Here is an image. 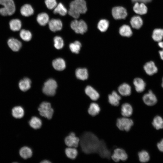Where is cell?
Segmentation results:
<instances>
[{
  "mask_svg": "<svg viewBox=\"0 0 163 163\" xmlns=\"http://www.w3.org/2000/svg\"><path fill=\"white\" fill-rule=\"evenodd\" d=\"M100 142L98 137L91 132L84 133L79 142L82 151L87 154L97 153Z\"/></svg>",
  "mask_w": 163,
  "mask_h": 163,
  "instance_id": "cell-1",
  "label": "cell"
},
{
  "mask_svg": "<svg viewBox=\"0 0 163 163\" xmlns=\"http://www.w3.org/2000/svg\"><path fill=\"white\" fill-rule=\"evenodd\" d=\"M87 11L85 1L84 0H74L71 2L69 14L75 18H78L80 14H84Z\"/></svg>",
  "mask_w": 163,
  "mask_h": 163,
  "instance_id": "cell-2",
  "label": "cell"
},
{
  "mask_svg": "<svg viewBox=\"0 0 163 163\" xmlns=\"http://www.w3.org/2000/svg\"><path fill=\"white\" fill-rule=\"evenodd\" d=\"M134 125L133 120L129 117H123L118 118L116 120V126L120 131L128 132L130 130Z\"/></svg>",
  "mask_w": 163,
  "mask_h": 163,
  "instance_id": "cell-3",
  "label": "cell"
},
{
  "mask_svg": "<svg viewBox=\"0 0 163 163\" xmlns=\"http://www.w3.org/2000/svg\"><path fill=\"white\" fill-rule=\"evenodd\" d=\"M57 85L56 81L50 78L44 83L42 89L43 93L48 96H54L56 92Z\"/></svg>",
  "mask_w": 163,
  "mask_h": 163,
  "instance_id": "cell-4",
  "label": "cell"
},
{
  "mask_svg": "<svg viewBox=\"0 0 163 163\" xmlns=\"http://www.w3.org/2000/svg\"><path fill=\"white\" fill-rule=\"evenodd\" d=\"M110 158L115 162H118L120 161H124L128 159V155L124 149L117 148L114 149Z\"/></svg>",
  "mask_w": 163,
  "mask_h": 163,
  "instance_id": "cell-5",
  "label": "cell"
},
{
  "mask_svg": "<svg viewBox=\"0 0 163 163\" xmlns=\"http://www.w3.org/2000/svg\"><path fill=\"white\" fill-rule=\"evenodd\" d=\"M38 110L41 116L48 119H50L52 118L53 110L50 103L47 102H42L40 104Z\"/></svg>",
  "mask_w": 163,
  "mask_h": 163,
  "instance_id": "cell-6",
  "label": "cell"
},
{
  "mask_svg": "<svg viewBox=\"0 0 163 163\" xmlns=\"http://www.w3.org/2000/svg\"><path fill=\"white\" fill-rule=\"evenodd\" d=\"M71 28L77 34H83L87 30V25L83 20H75L72 21L70 24Z\"/></svg>",
  "mask_w": 163,
  "mask_h": 163,
  "instance_id": "cell-7",
  "label": "cell"
},
{
  "mask_svg": "<svg viewBox=\"0 0 163 163\" xmlns=\"http://www.w3.org/2000/svg\"><path fill=\"white\" fill-rule=\"evenodd\" d=\"M142 100L145 105L152 107L157 104L158 100L156 94L152 90H149L143 95Z\"/></svg>",
  "mask_w": 163,
  "mask_h": 163,
  "instance_id": "cell-8",
  "label": "cell"
},
{
  "mask_svg": "<svg viewBox=\"0 0 163 163\" xmlns=\"http://www.w3.org/2000/svg\"><path fill=\"white\" fill-rule=\"evenodd\" d=\"M97 153L102 158L109 159L110 158L111 152L103 140H100V144Z\"/></svg>",
  "mask_w": 163,
  "mask_h": 163,
  "instance_id": "cell-9",
  "label": "cell"
},
{
  "mask_svg": "<svg viewBox=\"0 0 163 163\" xmlns=\"http://www.w3.org/2000/svg\"><path fill=\"white\" fill-rule=\"evenodd\" d=\"M112 13L113 16L115 19H125L127 15L126 10L120 6L114 7L112 9Z\"/></svg>",
  "mask_w": 163,
  "mask_h": 163,
  "instance_id": "cell-10",
  "label": "cell"
},
{
  "mask_svg": "<svg viewBox=\"0 0 163 163\" xmlns=\"http://www.w3.org/2000/svg\"><path fill=\"white\" fill-rule=\"evenodd\" d=\"M80 139L74 133H71L65 139L66 144L69 147H77L79 143Z\"/></svg>",
  "mask_w": 163,
  "mask_h": 163,
  "instance_id": "cell-11",
  "label": "cell"
},
{
  "mask_svg": "<svg viewBox=\"0 0 163 163\" xmlns=\"http://www.w3.org/2000/svg\"><path fill=\"white\" fill-rule=\"evenodd\" d=\"M0 4L8 12L9 16L12 15L15 11V7L13 0H0Z\"/></svg>",
  "mask_w": 163,
  "mask_h": 163,
  "instance_id": "cell-12",
  "label": "cell"
},
{
  "mask_svg": "<svg viewBox=\"0 0 163 163\" xmlns=\"http://www.w3.org/2000/svg\"><path fill=\"white\" fill-rule=\"evenodd\" d=\"M133 107L129 103H125L121 105L120 114L123 117H129L133 115Z\"/></svg>",
  "mask_w": 163,
  "mask_h": 163,
  "instance_id": "cell-13",
  "label": "cell"
},
{
  "mask_svg": "<svg viewBox=\"0 0 163 163\" xmlns=\"http://www.w3.org/2000/svg\"><path fill=\"white\" fill-rule=\"evenodd\" d=\"M143 69L145 73L149 75H153L158 71V69L153 61L146 62L143 66Z\"/></svg>",
  "mask_w": 163,
  "mask_h": 163,
  "instance_id": "cell-14",
  "label": "cell"
},
{
  "mask_svg": "<svg viewBox=\"0 0 163 163\" xmlns=\"http://www.w3.org/2000/svg\"><path fill=\"white\" fill-rule=\"evenodd\" d=\"M121 97L116 91H113L108 96V100L109 103L114 107L118 106L120 103Z\"/></svg>",
  "mask_w": 163,
  "mask_h": 163,
  "instance_id": "cell-15",
  "label": "cell"
},
{
  "mask_svg": "<svg viewBox=\"0 0 163 163\" xmlns=\"http://www.w3.org/2000/svg\"><path fill=\"white\" fill-rule=\"evenodd\" d=\"M86 95L92 101H96L100 97L99 93L94 88L91 86H87L85 89Z\"/></svg>",
  "mask_w": 163,
  "mask_h": 163,
  "instance_id": "cell-16",
  "label": "cell"
},
{
  "mask_svg": "<svg viewBox=\"0 0 163 163\" xmlns=\"http://www.w3.org/2000/svg\"><path fill=\"white\" fill-rule=\"evenodd\" d=\"M48 23L50 29L53 32L60 30L62 28V22L59 19H52L49 21Z\"/></svg>",
  "mask_w": 163,
  "mask_h": 163,
  "instance_id": "cell-17",
  "label": "cell"
},
{
  "mask_svg": "<svg viewBox=\"0 0 163 163\" xmlns=\"http://www.w3.org/2000/svg\"><path fill=\"white\" fill-rule=\"evenodd\" d=\"M133 84L137 92L142 93L145 90L146 83L142 78H135L133 80Z\"/></svg>",
  "mask_w": 163,
  "mask_h": 163,
  "instance_id": "cell-18",
  "label": "cell"
},
{
  "mask_svg": "<svg viewBox=\"0 0 163 163\" xmlns=\"http://www.w3.org/2000/svg\"><path fill=\"white\" fill-rule=\"evenodd\" d=\"M7 43L10 48L14 52L18 51L22 46L21 42L18 40L13 38L9 39Z\"/></svg>",
  "mask_w": 163,
  "mask_h": 163,
  "instance_id": "cell-19",
  "label": "cell"
},
{
  "mask_svg": "<svg viewBox=\"0 0 163 163\" xmlns=\"http://www.w3.org/2000/svg\"><path fill=\"white\" fill-rule=\"evenodd\" d=\"M118 90L119 94L123 96H129L131 93V86L126 83H123L120 85Z\"/></svg>",
  "mask_w": 163,
  "mask_h": 163,
  "instance_id": "cell-20",
  "label": "cell"
},
{
  "mask_svg": "<svg viewBox=\"0 0 163 163\" xmlns=\"http://www.w3.org/2000/svg\"><path fill=\"white\" fill-rule=\"evenodd\" d=\"M101 111V108L99 105L97 103L93 102L90 104L88 111L90 115L95 117L99 114Z\"/></svg>",
  "mask_w": 163,
  "mask_h": 163,
  "instance_id": "cell-21",
  "label": "cell"
},
{
  "mask_svg": "<svg viewBox=\"0 0 163 163\" xmlns=\"http://www.w3.org/2000/svg\"><path fill=\"white\" fill-rule=\"evenodd\" d=\"M137 156L138 160L141 163H148L150 160V154L145 150L143 149L139 151Z\"/></svg>",
  "mask_w": 163,
  "mask_h": 163,
  "instance_id": "cell-22",
  "label": "cell"
},
{
  "mask_svg": "<svg viewBox=\"0 0 163 163\" xmlns=\"http://www.w3.org/2000/svg\"><path fill=\"white\" fill-rule=\"evenodd\" d=\"M52 64L54 68L58 71H62L66 67L65 62L63 59L61 58H58L54 59Z\"/></svg>",
  "mask_w": 163,
  "mask_h": 163,
  "instance_id": "cell-23",
  "label": "cell"
},
{
  "mask_svg": "<svg viewBox=\"0 0 163 163\" xmlns=\"http://www.w3.org/2000/svg\"><path fill=\"white\" fill-rule=\"evenodd\" d=\"M152 124L157 130L163 129V118L159 115L155 116L152 119Z\"/></svg>",
  "mask_w": 163,
  "mask_h": 163,
  "instance_id": "cell-24",
  "label": "cell"
},
{
  "mask_svg": "<svg viewBox=\"0 0 163 163\" xmlns=\"http://www.w3.org/2000/svg\"><path fill=\"white\" fill-rule=\"evenodd\" d=\"M133 10L136 14L142 15L146 13L147 8L144 3L136 2L133 7Z\"/></svg>",
  "mask_w": 163,
  "mask_h": 163,
  "instance_id": "cell-25",
  "label": "cell"
},
{
  "mask_svg": "<svg viewBox=\"0 0 163 163\" xmlns=\"http://www.w3.org/2000/svg\"><path fill=\"white\" fill-rule=\"evenodd\" d=\"M75 75L77 78L82 80L88 79V73L87 69L85 68H78L75 72Z\"/></svg>",
  "mask_w": 163,
  "mask_h": 163,
  "instance_id": "cell-26",
  "label": "cell"
},
{
  "mask_svg": "<svg viewBox=\"0 0 163 163\" xmlns=\"http://www.w3.org/2000/svg\"><path fill=\"white\" fill-rule=\"evenodd\" d=\"M31 83V81L29 78H24L19 83V88L23 91H26L30 88Z\"/></svg>",
  "mask_w": 163,
  "mask_h": 163,
  "instance_id": "cell-27",
  "label": "cell"
},
{
  "mask_svg": "<svg viewBox=\"0 0 163 163\" xmlns=\"http://www.w3.org/2000/svg\"><path fill=\"white\" fill-rule=\"evenodd\" d=\"M21 14L23 16L28 17L32 15L34 13V10L32 6L28 4H26L22 6L20 9Z\"/></svg>",
  "mask_w": 163,
  "mask_h": 163,
  "instance_id": "cell-28",
  "label": "cell"
},
{
  "mask_svg": "<svg viewBox=\"0 0 163 163\" xmlns=\"http://www.w3.org/2000/svg\"><path fill=\"white\" fill-rule=\"evenodd\" d=\"M38 24L40 25L44 26L46 25L49 21V18L48 14L46 13H41L39 14L37 18Z\"/></svg>",
  "mask_w": 163,
  "mask_h": 163,
  "instance_id": "cell-29",
  "label": "cell"
},
{
  "mask_svg": "<svg viewBox=\"0 0 163 163\" xmlns=\"http://www.w3.org/2000/svg\"><path fill=\"white\" fill-rule=\"evenodd\" d=\"M130 23L133 28L139 29L142 26L143 21L140 17L138 16H135L131 18Z\"/></svg>",
  "mask_w": 163,
  "mask_h": 163,
  "instance_id": "cell-30",
  "label": "cell"
},
{
  "mask_svg": "<svg viewBox=\"0 0 163 163\" xmlns=\"http://www.w3.org/2000/svg\"><path fill=\"white\" fill-rule=\"evenodd\" d=\"M19 154L22 158L24 159H26L32 156V152L31 149L29 147L24 146L20 149Z\"/></svg>",
  "mask_w": 163,
  "mask_h": 163,
  "instance_id": "cell-31",
  "label": "cell"
},
{
  "mask_svg": "<svg viewBox=\"0 0 163 163\" xmlns=\"http://www.w3.org/2000/svg\"><path fill=\"white\" fill-rule=\"evenodd\" d=\"M9 24L10 29L14 31L19 30L21 27V22L18 19H12L10 21Z\"/></svg>",
  "mask_w": 163,
  "mask_h": 163,
  "instance_id": "cell-32",
  "label": "cell"
},
{
  "mask_svg": "<svg viewBox=\"0 0 163 163\" xmlns=\"http://www.w3.org/2000/svg\"><path fill=\"white\" fill-rule=\"evenodd\" d=\"M119 32L120 35L123 37H129L132 35V32L130 27L126 25L121 26Z\"/></svg>",
  "mask_w": 163,
  "mask_h": 163,
  "instance_id": "cell-33",
  "label": "cell"
},
{
  "mask_svg": "<svg viewBox=\"0 0 163 163\" xmlns=\"http://www.w3.org/2000/svg\"><path fill=\"white\" fill-rule=\"evenodd\" d=\"M12 116L16 118H21L24 116V111L23 108L20 106L14 107L12 110Z\"/></svg>",
  "mask_w": 163,
  "mask_h": 163,
  "instance_id": "cell-34",
  "label": "cell"
},
{
  "mask_svg": "<svg viewBox=\"0 0 163 163\" xmlns=\"http://www.w3.org/2000/svg\"><path fill=\"white\" fill-rule=\"evenodd\" d=\"M29 124L32 128L37 129L41 127L42 123L40 118L36 117H33L29 121Z\"/></svg>",
  "mask_w": 163,
  "mask_h": 163,
  "instance_id": "cell-35",
  "label": "cell"
},
{
  "mask_svg": "<svg viewBox=\"0 0 163 163\" xmlns=\"http://www.w3.org/2000/svg\"><path fill=\"white\" fill-rule=\"evenodd\" d=\"M152 38L155 41L159 42L161 41L163 38V29H156L153 31Z\"/></svg>",
  "mask_w": 163,
  "mask_h": 163,
  "instance_id": "cell-36",
  "label": "cell"
},
{
  "mask_svg": "<svg viewBox=\"0 0 163 163\" xmlns=\"http://www.w3.org/2000/svg\"><path fill=\"white\" fill-rule=\"evenodd\" d=\"M53 13L59 14L62 16L65 15L67 13V10L64 6L61 3H59L54 8Z\"/></svg>",
  "mask_w": 163,
  "mask_h": 163,
  "instance_id": "cell-37",
  "label": "cell"
},
{
  "mask_svg": "<svg viewBox=\"0 0 163 163\" xmlns=\"http://www.w3.org/2000/svg\"><path fill=\"white\" fill-rule=\"evenodd\" d=\"M66 156L71 159H75L78 155V151L75 147H69L65 149Z\"/></svg>",
  "mask_w": 163,
  "mask_h": 163,
  "instance_id": "cell-38",
  "label": "cell"
},
{
  "mask_svg": "<svg viewBox=\"0 0 163 163\" xmlns=\"http://www.w3.org/2000/svg\"><path fill=\"white\" fill-rule=\"evenodd\" d=\"M82 46L80 42L76 41L71 43L69 45V48L71 51L73 53L78 54L79 53Z\"/></svg>",
  "mask_w": 163,
  "mask_h": 163,
  "instance_id": "cell-39",
  "label": "cell"
},
{
  "mask_svg": "<svg viewBox=\"0 0 163 163\" xmlns=\"http://www.w3.org/2000/svg\"><path fill=\"white\" fill-rule=\"evenodd\" d=\"M20 36L23 40L26 41L30 40L32 38L31 33L29 31L25 29H22L21 30Z\"/></svg>",
  "mask_w": 163,
  "mask_h": 163,
  "instance_id": "cell-40",
  "label": "cell"
},
{
  "mask_svg": "<svg viewBox=\"0 0 163 163\" xmlns=\"http://www.w3.org/2000/svg\"><path fill=\"white\" fill-rule=\"evenodd\" d=\"M109 25V21L106 19H102L99 21L97 24V28L101 32L105 31Z\"/></svg>",
  "mask_w": 163,
  "mask_h": 163,
  "instance_id": "cell-41",
  "label": "cell"
},
{
  "mask_svg": "<svg viewBox=\"0 0 163 163\" xmlns=\"http://www.w3.org/2000/svg\"><path fill=\"white\" fill-rule=\"evenodd\" d=\"M54 46L55 48L58 50L62 49L64 46V41L60 37L56 36L53 39Z\"/></svg>",
  "mask_w": 163,
  "mask_h": 163,
  "instance_id": "cell-42",
  "label": "cell"
},
{
  "mask_svg": "<svg viewBox=\"0 0 163 163\" xmlns=\"http://www.w3.org/2000/svg\"><path fill=\"white\" fill-rule=\"evenodd\" d=\"M45 2L47 8L50 9H54L57 5L56 0H45Z\"/></svg>",
  "mask_w": 163,
  "mask_h": 163,
  "instance_id": "cell-43",
  "label": "cell"
},
{
  "mask_svg": "<svg viewBox=\"0 0 163 163\" xmlns=\"http://www.w3.org/2000/svg\"><path fill=\"white\" fill-rule=\"evenodd\" d=\"M158 150L161 152L163 153V138L161 139L156 144Z\"/></svg>",
  "mask_w": 163,
  "mask_h": 163,
  "instance_id": "cell-44",
  "label": "cell"
},
{
  "mask_svg": "<svg viewBox=\"0 0 163 163\" xmlns=\"http://www.w3.org/2000/svg\"><path fill=\"white\" fill-rule=\"evenodd\" d=\"M0 14L3 16L8 15V12L4 7L0 8Z\"/></svg>",
  "mask_w": 163,
  "mask_h": 163,
  "instance_id": "cell-45",
  "label": "cell"
},
{
  "mask_svg": "<svg viewBox=\"0 0 163 163\" xmlns=\"http://www.w3.org/2000/svg\"><path fill=\"white\" fill-rule=\"evenodd\" d=\"M152 0H132L133 2H140L143 3H146L152 1Z\"/></svg>",
  "mask_w": 163,
  "mask_h": 163,
  "instance_id": "cell-46",
  "label": "cell"
},
{
  "mask_svg": "<svg viewBox=\"0 0 163 163\" xmlns=\"http://www.w3.org/2000/svg\"><path fill=\"white\" fill-rule=\"evenodd\" d=\"M158 53L160 58L163 60V49H162V50H159Z\"/></svg>",
  "mask_w": 163,
  "mask_h": 163,
  "instance_id": "cell-47",
  "label": "cell"
},
{
  "mask_svg": "<svg viewBox=\"0 0 163 163\" xmlns=\"http://www.w3.org/2000/svg\"><path fill=\"white\" fill-rule=\"evenodd\" d=\"M158 46L161 49H163V41H161L158 42Z\"/></svg>",
  "mask_w": 163,
  "mask_h": 163,
  "instance_id": "cell-48",
  "label": "cell"
},
{
  "mask_svg": "<svg viewBox=\"0 0 163 163\" xmlns=\"http://www.w3.org/2000/svg\"><path fill=\"white\" fill-rule=\"evenodd\" d=\"M41 162L42 163H51V162L49 160H45L42 161Z\"/></svg>",
  "mask_w": 163,
  "mask_h": 163,
  "instance_id": "cell-49",
  "label": "cell"
},
{
  "mask_svg": "<svg viewBox=\"0 0 163 163\" xmlns=\"http://www.w3.org/2000/svg\"><path fill=\"white\" fill-rule=\"evenodd\" d=\"M161 86L163 88V77L162 78V82L161 83Z\"/></svg>",
  "mask_w": 163,
  "mask_h": 163,
  "instance_id": "cell-50",
  "label": "cell"
}]
</instances>
